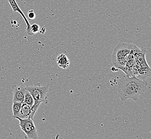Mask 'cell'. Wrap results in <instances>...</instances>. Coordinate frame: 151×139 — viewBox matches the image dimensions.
<instances>
[{
	"instance_id": "cell-14",
	"label": "cell",
	"mask_w": 151,
	"mask_h": 139,
	"mask_svg": "<svg viewBox=\"0 0 151 139\" xmlns=\"http://www.w3.org/2000/svg\"><path fill=\"white\" fill-rule=\"evenodd\" d=\"M28 17L31 19H33L35 18V14L33 10H31L28 11Z\"/></svg>"
},
{
	"instance_id": "cell-7",
	"label": "cell",
	"mask_w": 151,
	"mask_h": 139,
	"mask_svg": "<svg viewBox=\"0 0 151 139\" xmlns=\"http://www.w3.org/2000/svg\"><path fill=\"white\" fill-rule=\"evenodd\" d=\"M8 1L10 5L11 6V7H12V9L13 10V11L14 12H18L21 15V16L23 18V19L25 21V24H26V33L27 34L30 35V36L33 35V34H32V32L31 31V25L29 24V21L28 19H27V18L26 17L25 15H24V14L22 11V10L20 9L19 6H18L17 3L16 2V0H8Z\"/></svg>"
},
{
	"instance_id": "cell-1",
	"label": "cell",
	"mask_w": 151,
	"mask_h": 139,
	"mask_svg": "<svg viewBox=\"0 0 151 139\" xmlns=\"http://www.w3.org/2000/svg\"><path fill=\"white\" fill-rule=\"evenodd\" d=\"M147 82L135 76L125 75L119 80L117 86L118 95L122 101L129 99L137 101L138 96L145 92Z\"/></svg>"
},
{
	"instance_id": "cell-10",
	"label": "cell",
	"mask_w": 151,
	"mask_h": 139,
	"mask_svg": "<svg viewBox=\"0 0 151 139\" xmlns=\"http://www.w3.org/2000/svg\"><path fill=\"white\" fill-rule=\"evenodd\" d=\"M56 62L59 67L62 69H67L70 64V61L66 55L61 54L56 58Z\"/></svg>"
},
{
	"instance_id": "cell-12",
	"label": "cell",
	"mask_w": 151,
	"mask_h": 139,
	"mask_svg": "<svg viewBox=\"0 0 151 139\" xmlns=\"http://www.w3.org/2000/svg\"><path fill=\"white\" fill-rule=\"evenodd\" d=\"M23 102L26 103V104L29 105V107H31V108H32L33 105H34V103H35V101H34L33 96L29 93V92H28L27 90H26V92L25 94Z\"/></svg>"
},
{
	"instance_id": "cell-9",
	"label": "cell",
	"mask_w": 151,
	"mask_h": 139,
	"mask_svg": "<svg viewBox=\"0 0 151 139\" xmlns=\"http://www.w3.org/2000/svg\"><path fill=\"white\" fill-rule=\"evenodd\" d=\"M31 112H32L31 107H29V105L23 102L22 107L20 108V111H19L17 117H18V118H22V119L27 118L29 117H30Z\"/></svg>"
},
{
	"instance_id": "cell-11",
	"label": "cell",
	"mask_w": 151,
	"mask_h": 139,
	"mask_svg": "<svg viewBox=\"0 0 151 139\" xmlns=\"http://www.w3.org/2000/svg\"><path fill=\"white\" fill-rule=\"evenodd\" d=\"M23 102H14L12 106V112H13V116L12 118H15L16 117H17L19 112L20 111V108L22 107Z\"/></svg>"
},
{
	"instance_id": "cell-6",
	"label": "cell",
	"mask_w": 151,
	"mask_h": 139,
	"mask_svg": "<svg viewBox=\"0 0 151 139\" xmlns=\"http://www.w3.org/2000/svg\"><path fill=\"white\" fill-rule=\"evenodd\" d=\"M137 46L136 45H131V50L128 55L124 67H123L120 70L124 72L125 75L128 77L134 76V65H135V54Z\"/></svg>"
},
{
	"instance_id": "cell-4",
	"label": "cell",
	"mask_w": 151,
	"mask_h": 139,
	"mask_svg": "<svg viewBox=\"0 0 151 139\" xmlns=\"http://www.w3.org/2000/svg\"><path fill=\"white\" fill-rule=\"evenodd\" d=\"M131 44L120 43L116 46L111 55V61L114 67L121 69L124 67L131 50Z\"/></svg>"
},
{
	"instance_id": "cell-3",
	"label": "cell",
	"mask_w": 151,
	"mask_h": 139,
	"mask_svg": "<svg viewBox=\"0 0 151 139\" xmlns=\"http://www.w3.org/2000/svg\"><path fill=\"white\" fill-rule=\"evenodd\" d=\"M146 50L144 48H139L137 47L135 54L134 76L138 78L145 80L151 77V70L146 60Z\"/></svg>"
},
{
	"instance_id": "cell-2",
	"label": "cell",
	"mask_w": 151,
	"mask_h": 139,
	"mask_svg": "<svg viewBox=\"0 0 151 139\" xmlns=\"http://www.w3.org/2000/svg\"><path fill=\"white\" fill-rule=\"evenodd\" d=\"M49 87V84L41 86L39 84L25 87V89L32 95L35 101L34 105L31 108L32 112L30 116L31 119H33L35 114L41 103L45 104L48 103L47 94L50 90Z\"/></svg>"
},
{
	"instance_id": "cell-13",
	"label": "cell",
	"mask_w": 151,
	"mask_h": 139,
	"mask_svg": "<svg viewBox=\"0 0 151 139\" xmlns=\"http://www.w3.org/2000/svg\"><path fill=\"white\" fill-rule=\"evenodd\" d=\"M40 29V26L37 24H33L31 25V31L33 35L39 32Z\"/></svg>"
},
{
	"instance_id": "cell-8",
	"label": "cell",
	"mask_w": 151,
	"mask_h": 139,
	"mask_svg": "<svg viewBox=\"0 0 151 139\" xmlns=\"http://www.w3.org/2000/svg\"><path fill=\"white\" fill-rule=\"evenodd\" d=\"M13 91V102H23L24 96L26 92L25 87L22 85H14L12 86Z\"/></svg>"
},
{
	"instance_id": "cell-5",
	"label": "cell",
	"mask_w": 151,
	"mask_h": 139,
	"mask_svg": "<svg viewBox=\"0 0 151 139\" xmlns=\"http://www.w3.org/2000/svg\"><path fill=\"white\" fill-rule=\"evenodd\" d=\"M16 119L19 120L20 129L25 134L26 138L30 139H38L37 130L33 122V119H31L30 117L25 119H22L16 117Z\"/></svg>"
}]
</instances>
